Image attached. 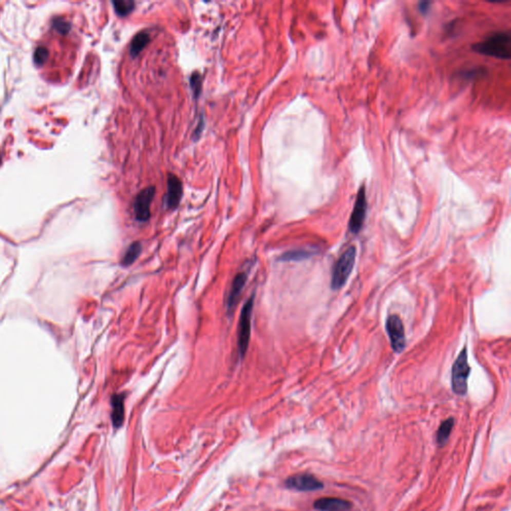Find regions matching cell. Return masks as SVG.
I'll use <instances>...</instances> for the list:
<instances>
[{"mask_svg":"<svg viewBox=\"0 0 511 511\" xmlns=\"http://www.w3.org/2000/svg\"><path fill=\"white\" fill-rule=\"evenodd\" d=\"M254 308V296L250 297L249 300L245 302L239 319L238 327V352L241 357H244L247 353L250 337H251V324H252V314Z\"/></svg>","mask_w":511,"mask_h":511,"instance_id":"277c9868","label":"cell"},{"mask_svg":"<svg viewBox=\"0 0 511 511\" xmlns=\"http://www.w3.org/2000/svg\"><path fill=\"white\" fill-rule=\"evenodd\" d=\"M142 245L140 242L132 243L125 252V255L122 258V264L124 267H129L135 263V261L139 258L141 254Z\"/></svg>","mask_w":511,"mask_h":511,"instance_id":"4fadbf2b","label":"cell"},{"mask_svg":"<svg viewBox=\"0 0 511 511\" xmlns=\"http://www.w3.org/2000/svg\"><path fill=\"white\" fill-rule=\"evenodd\" d=\"M313 254L309 251L305 250H297V251H291L288 253H285L281 257V261L283 262H291V261H301L305 259H309Z\"/></svg>","mask_w":511,"mask_h":511,"instance_id":"2e32d148","label":"cell"},{"mask_svg":"<svg viewBox=\"0 0 511 511\" xmlns=\"http://www.w3.org/2000/svg\"><path fill=\"white\" fill-rule=\"evenodd\" d=\"M470 366L467 359V349L463 348L459 353L451 372V387L455 393L465 395L467 392V380L470 374Z\"/></svg>","mask_w":511,"mask_h":511,"instance_id":"3957f363","label":"cell"},{"mask_svg":"<svg viewBox=\"0 0 511 511\" xmlns=\"http://www.w3.org/2000/svg\"><path fill=\"white\" fill-rule=\"evenodd\" d=\"M286 486L289 489L298 491H316L321 489L324 484L315 476L308 474H300L290 476L286 480Z\"/></svg>","mask_w":511,"mask_h":511,"instance_id":"ba28073f","label":"cell"},{"mask_svg":"<svg viewBox=\"0 0 511 511\" xmlns=\"http://www.w3.org/2000/svg\"><path fill=\"white\" fill-rule=\"evenodd\" d=\"M190 84H191V88L193 90V93H194L195 97H198L200 92H201V87H202V76L201 74H199L198 72H195L192 74L191 78H190Z\"/></svg>","mask_w":511,"mask_h":511,"instance_id":"ac0fdd59","label":"cell"},{"mask_svg":"<svg viewBox=\"0 0 511 511\" xmlns=\"http://www.w3.org/2000/svg\"><path fill=\"white\" fill-rule=\"evenodd\" d=\"M453 426H455V420L452 418L441 423L440 427H439L438 433H437V441L441 446H443L444 444H446Z\"/></svg>","mask_w":511,"mask_h":511,"instance_id":"5bb4252c","label":"cell"},{"mask_svg":"<svg viewBox=\"0 0 511 511\" xmlns=\"http://www.w3.org/2000/svg\"><path fill=\"white\" fill-rule=\"evenodd\" d=\"M314 506L319 511H346L351 508V503L340 498L325 497L316 500Z\"/></svg>","mask_w":511,"mask_h":511,"instance_id":"8fae6325","label":"cell"},{"mask_svg":"<svg viewBox=\"0 0 511 511\" xmlns=\"http://www.w3.org/2000/svg\"><path fill=\"white\" fill-rule=\"evenodd\" d=\"M168 187H167V193L164 196V205L167 209L174 210L180 204L182 194H183V188H182V183L179 180L178 177L175 175H169L168 177Z\"/></svg>","mask_w":511,"mask_h":511,"instance_id":"30bf717a","label":"cell"},{"mask_svg":"<svg viewBox=\"0 0 511 511\" xmlns=\"http://www.w3.org/2000/svg\"><path fill=\"white\" fill-rule=\"evenodd\" d=\"M149 39H150L149 33L144 32V31L139 32L134 36L132 43H131V48H130L131 55L133 57L138 56L139 53L141 52L142 50L145 48V46L148 44Z\"/></svg>","mask_w":511,"mask_h":511,"instance_id":"9a60e30c","label":"cell"},{"mask_svg":"<svg viewBox=\"0 0 511 511\" xmlns=\"http://www.w3.org/2000/svg\"><path fill=\"white\" fill-rule=\"evenodd\" d=\"M113 4H114L116 12L121 16L128 15L134 9V6H135V3L133 1H130V0L114 1Z\"/></svg>","mask_w":511,"mask_h":511,"instance_id":"e0dca14e","label":"cell"},{"mask_svg":"<svg viewBox=\"0 0 511 511\" xmlns=\"http://www.w3.org/2000/svg\"><path fill=\"white\" fill-rule=\"evenodd\" d=\"M367 206L368 205H367L366 189L365 186H362L358 189V192L356 195L353 213L351 215L349 222V228L353 234H357L363 228L367 214Z\"/></svg>","mask_w":511,"mask_h":511,"instance_id":"8992f818","label":"cell"},{"mask_svg":"<svg viewBox=\"0 0 511 511\" xmlns=\"http://www.w3.org/2000/svg\"><path fill=\"white\" fill-rule=\"evenodd\" d=\"M386 330L393 352L402 353L406 348V340L405 327L401 317L398 315L389 316L387 319Z\"/></svg>","mask_w":511,"mask_h":511,"instance_id":"5b68a950","label":"cell"},{"mask_svg":"<svg viewBox=\"0 0 511 511\" xmlns=\"http://www.w3.org/2000/svg\"><path fill=\"white\" fill-rule=\"evenodd\" d=\"M155 187L150 186L142 190L134 201V213L137 221L147 222L151 216V204L155 196Z\"/></svg>","mask_w":511,"mask_h":511,"instance_id":"52a82bcc","label":"cell"},{"mask_svg":"<svg viewBox=\"0 0 511 511\" xmlns=\"http://www.w3.org/2000/svg\"><path fill=\"white\" fill-rule=\"evenodd\" d=\"M247 281L248 273L246 271L240 272L234 278L232 285L230 287L229 294H228V298H227V311L230 315L233 314Z\"/></svg>","mask_w":511,"mask_h":511,"instance_id":"9c48e42d","label":"cell"},{"mask_svg":"<svg viewBox=\"0 0 511 511\" xmlns=\"http://www.w3.org/2000/svg\"><path fill=\"white\" fill-rule=\"evenodd\" d=\"M124 402H125V393L114 394L111 399V406H112L111 419L115 428L121 427L124 423V418H125Z\"/></svg>","mask_w":511,"mask_h":511,"instance_id":"7c38bea8","label":"cell"},{"mask_svg":"<svg viewBox=\"0 0 511 511\" xmlns=\"http://www.w3.org/2000/svg\"><path fill=\"white\" fill-rule=\"evenodd\" d=\"M356 257V248L351 246L339 257L335 263L332 276V289L339 290L347 282L353 271Z\"/></svg>","mask_w":511,"mask_h":511,"instance_id":"7a4b0ae2","label":"cell"},{"mask_svg":"<svg viewBox=\"0 0 511 511\" xmlns=\"http://www.w3.org/2000/svg\"><path fill=\"white\" fill-rule=\"evenodd\" d=\"M472 50L485 56L508 60L511 57L510 34L508 32L494 33L483 41L474 44Z\"/></svg>","mask_w":511,"mask_h":511,"instance_id":"6da1fadb","label":"cell"},{"mask_svg":"<svg viewBox=\"0 0 511 511\" xmlns=\"http://www.w3.org/2000/svg\"><path fill=\"white\" fill-rule=\"evenodd\" d=\"M429 4H430L429 2H422V3L420 4V8H421V11H422V12H425V11L427 10V8H428Z\"/></svg>","mask_w":511,"mask_h":511,"instance_id":"d6986e66","label":"cell"}]
</instances>
